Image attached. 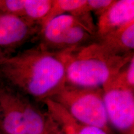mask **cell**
I'll return each mask as SVG.
<instances>
[{"instance_id": "8992f818", "label": "cell", "mask_w": 134, "mask_h": 134, "mask_svg": "<svg viewBox=\"0 0 134 134\" xmlns=\"http://www.w3.org/2000/svg\"><path fill=\"white\" fill-rule=\"evenodd\" d=\"M132 21H134L133 0H114L98 17L96 34L99 39Z\"/></svg>"}, {"instance_id": "6da1fadb", "label": "cell", "mask_w": 134, "mask_h": 134, "mask_svg": "<svg viewBox=\"0 0 134 134\" xmlns=\"http://www.w3.org/2000/svg\"><path fill=\"white\" fill-rule=\"evenodd\" d=\"M53 51L42 45L0 58L3 85L26 96L44 101L66 84V70L72 49Z\"/></svg>"}, {"instance_id": "52a82bcc", "label": "cell", "mask_w": 134, "mask_h": 134, "mask_svg": "<svg viewBox=\"0 0 134 134\" xmlns=\"http://www.w3.org/2000/svg\"><path fill=\"white\" fill-rule=\"evenodd\" d=\"M43 102L47 108L48 115L64 134H108L98 127L78 122L61 105L51 99H47Z\"/></svg>"}, {"instance_id": "8fae6325", "label": "cell", "mask_w": 134, "mask_h": 134, "mask_svg": "<svg viewBox=\"0 0 134 134\" xmlns=\"http://www.w3.org/2000/svg\"><path fill=\"white\" fill-rule=\"evenodd\" d=\"M52 4L53 0H24V18L40 26Z\"/></svg>"}, {"instance_id": "7c38bea8", "label": "cell", "mask_w": 134, "mask_h": 134, "mask_svg": "<svg viewBox=\"0 0 134 134\" xmlns=\"http://www.w3.org/2000/svg\"><path fill=\"white\" fill-rule=\"evenodd\" d=\"M0 12L24 18V0H0Z\"/></svg>"}, {"instance_id": "5bb4252c", "label": "cell", "mask_w": 134, "mask_h": 134, "mask_svg": "<svg viewBox=\"0 0 134 134\" xmlns=\"http://www.w3.org/2000/svg\"><path fill=\"white\" fill-rule=\"evenodd\" d=\"M114 0H87L86 7L90 13L100 16L113 3Z\"/></svg>"}, {"instance_id": "9c48e42d", "label": "cell", "mask_w": 134, "mask_h": 134, "mask_svg": "<svg viewBox=\"0 0 134 134\" xmlns=\"http://www.w3.org/2000/svg\"><path fill=\"white\" fill-rule=\"evenodd\" d=\"M98 42L113 54L125 55L133 53L134 21L99 38Z\"/></svg>"}, {"instance_id": "277c9868", "label": "cell", "mask_w": 134, "mask_h": 134, "mask_svg": "<svg viewBox=\"0 0 134 134\" xmlns=\"http://www.w3.org/2000/svg\"><path fill=\"white\" fill-rule=\"evenodd\" d=\"M103 99L109 122L127 134H133L134 93L117 78L103 86Z\"/></svg>"}, {"instance_id": "ba28073f", "label": "cell", "mask_w": 134, "mask_h": 134, "mask_svg": "<svg viewBox=\"0 0 134 134\" xmlns=\"http://www.w3.org/2000/svg\"><path fill=\"white\" fill-rule=\"evenodd\" d=\"M84 23L96 33L85 21L71 14H63L55 17L42 28L39 34L42 37L40 44L50 50L56 51L60 40L71 27L79 23Z\"/></svg>"}, {"instance_id": "5b68a950", "label": "cell", "mask_w": 134, "mask_h": 134, "mask_svg": "<svg viewBox=\"0 0 134 134\" xmlns=\"http://www.w3.org/2000/svg\"><path fill=\"white\" fill-rule=\"evenodd\" d=\"M40 31L37 24L25 18L0 12V48L6 55H9Z\"/></svg>"}, {"instance_id": "30bf717a", "label": "cell", "mask_w": 134, "mask_h": 134, "mask_svg": "<svg viewBox=\"0 0 134 134\" xmlns=\"http://www.w3.org/2000/svg\"><path fill=\"white\" fill-rule=\"evenodd\" d=\"M20 100L26 134H45L47 119L42 114L27 96L20 94Z\"/></svg>"}, {"instance_id": "9a60e30c", "label": "cell", "mask_w": 134, "mask_h": 134, "mask_svg": "<svg viewBox=\"0 0 134 134\" xmlns=\"http://www.w3.org/2000/svg\"><path fill=\"white\" fill-rule=\"evenodd\" d=\"M45 134H64L60 130L55 122L50 117L47 116V127Z\"/></svg>"}, {"instance_id": "3957f363", "label": "cell", "mask_w": 134, "mask_h": 134, "mask_svg": "<svg viewBox=\"0 0 134 134\" xmlns=\"http://www.w3.org/2000/svg\"><path fill=\"white\" fill-rule=\"evenodd\" d=\"M51 99L61 105L75 120L99 128L108 133L109 120L100 88H86L66 84Z\"/></svg>"}, {"instance_id": "4fadbf2b", "label": "cell", "mask_w": 134, "mask_h": 134, "mask_svg": "<svg viewBox=\"0 0 134 134\" xmlns=\"http://www.w3.org/2000/svg\"><path fill=\"white\" fill-rule=\"evenodd\" d=\"M117 78L124 85L134 90V57L133 56L128 63L122 68Z\"/></svg>"}, {"instance_id": "7a4b0ae2", "label": "cell", "mask_w": 134, "mask_h": 134, "mask_svg": "<svg viewBox=\"0 0 134 134\" xmlns=\"http://www.w3.org/2000/svg\"><path fill=\"white\" fill-rule=\"evenodd\" d=\"M133 56L113 54L99 42L73 48L66 63V84L102 88L113 80Z\"/></svg>"}, {"instance_id": "2e32d148", "label": "cell", "mask_w": 134, "mask_h": 134, "mask_svg": "<svg viewBox=\"0 0 134 134\" xmlns=\"http://www.w3.org/2000/svg\"><path fill=\"white\" fill-rule=\"evenodd\" d=\"M5 55H5L4 53H3V52L2 51V50H1V48H0V58L3 57H4Z\"/></svg>"}]
</instances>
